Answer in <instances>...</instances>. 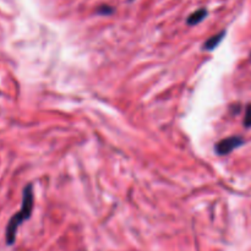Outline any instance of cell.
Segmentation results:
<instances>
[{
  "mask_svg": "<svg viewBox=\"0 0 251 251\" xmlns=\"http://www.w3.org/2000/svg\"><path fill=\"white\" fill-rule=\"evenodd\" d=\"M32 210H33V188L31 184L24 189V195H22V205L19 212L16 215L12 216L10 218L9 223H7L6 232H5V238H6V244L12 245L16 240L17 229L20 226L28 220L32 215Z\"/></svg>",
  "mask_w": 251,
  "mask_h": 251,
  "instance_id": "1",
  "label": "cell"
},
{
  "mask_svg": "<svg viewBox=\"0 0 251 251\" xmlns=\"http://www.w3.org/2000/svg\"><path fill=\"white\" fill-rule=\"evenodd\" d=\"M243 142H244V140L239 136L227 137V139H223L222 141H220L216 145V152L221 154V156H226V154L230 153L235 149L242 146Z\"/></svg>",
  "mask_w": 251,
  "mask_h": 251,
  "instance_id": "2",
  "label": "cell"
},
{
  "mask_svg": "<svg viewBox=\"0 0 251 251\" xmlns=\"http://www.w3.org/2000/svg\"><path fill=\"white\" fill-rule=\"evenodd\" d=\"M225 36H226V31H222L220 32V33L212 36L211 38H208L207 41H206V43L203 44V49H205V50H213L215 48H217V46L222 42V39L225 38Z\"/></svg>",
  "mask_w": 251,
  "mask_h": 251,
  "instance_id": "3",
  "label": "cell"
},
{
  "mask_svg": "<svg viewBox=\"0 0 251 251\" xmlns=\"http://www.w3.org/2000/svg\"><path fill=\"white\" fill-rule=\"evenodd\" d=\"M206 16H207V10L206 9L196 10L195 12H193V14L188 17V25L194 26V25L200 24V22L202 21Z\"/></svg>",
  "mask_w": 251,
  "mask_h": 251,
  "instance_id": "4",
  "label": "cell"
},
{
  "mask_svg": "<svg viewBox=\"0 0 251 251\" xmlns=\"http://www.w3.org/2000/svg\"><path fill=\"white\" fill-rule=\"evenodd\" d=\"M245 126H250L251 125V104L249 108L247 109V113H245V119H244Z\"/></svg>",
  "mask_w": 251,
  "mask_h": 251,
  "instance_id": "5",
  "label": "cell"
},
{
  "mask_svg": "<svg viewBox=\"0 0 251 251\" xmlns=\"http://www.w3.org/2000/svg\"><path fill=\"white\" fill-rule=\"evenodd\" d=\"M113 12V9L110 6H100L98 9V14H102V15H109Z\"/></svg>",
  "mask_w": 251,
  "mask_h": 251,
  "instance_id": "6",
  "label": "cell"
}]
</instances>
